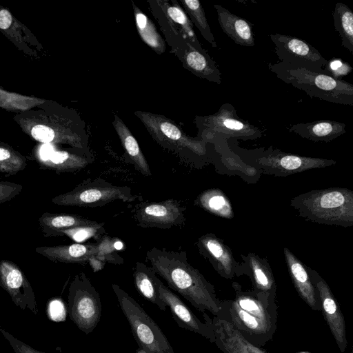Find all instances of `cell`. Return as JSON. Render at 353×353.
I'll return each instance as SVG.
<instances>
[{
  "mask_svg": "<svg viewBox=\"0 0 353 353\" xmlns=\"http://www.w3.org/2000/svg\"><path fill=\"white\" fill-rule=\"evenodd\" d=\"M234 298L221 301L219 317L230 323L243 338L254 345L262 347L272 339L277 325L276 293L244 290L232 283Z\"/></svg>",
  "mask_w": 353,
  "mask_h": 353,
  "instance_id": "6da1fadb",
  "label": "cell"
},
{
  "mask_svg": "<svg viewBox=\"0 0 353 353\" xmlns=\"http://www.w3.org/2000/svg\"><path fill=\"white\" fill-rule=\"evenodd\" d=\"M146 258L156 274L170 288L178 292L202 313L208 311L219 316L221 301L214 287L188 261L185 251H172L154 247L147 251Z\"/></svg>",
  "mask_w": 353,
  "mask_h": 353,
  "instance_id": "7a4b0ae2",
  "label": "cell"
},
{
  "mask_svg": "<svg viewBox=\"0 0 353 353\" xmlns=\"http://www.w3.org/2000/svg\"><path fill=\"white\" fill-rule=\"evenodd\" d=\"M290 203L307 221L344 228L353 225V191L350 189L313 190L293 197Z\"/></svg>",
  "mask_w": 353,
  "mask_h": 353,
  "instance_id": "3957f363",
  "label": "cell"
},
{
  "mask_svg": "<svg viewBox=\"0 0 353 353\" xmlns=\"http://www.w3.org/2000/svg\"><path fill=\"white\" fill-rule=\"evenodd\" d=\"M276 77L304 91L311 98L330 103L353 105V85L325 72H315L286 63H269Z\"/></svg>",
  "mask_w": 353,
  "mask_h": 353,
  "instance_id": "277c9868",
  "label": "cell"
},
{
  "mask_svg": "<svg viewBox=\"0 0 353 353\" xmlns=\"http://www.w3.org/2000/svg\"><path fill=\"white\" fill-rule=\"evenodd\" d=\"M112 287L139 345L136 353H174L163 331L141 305L119 285Z\"/></svg>",
  "mask_w": 353,
  "mask_h": 353,
  "instance_id": "5b68a950",
  "label": "cell"
},
{
  "mask_svg": "<svg viewBox=\"0 0 353 353\" xmlns=\"http://www.w3.org/2000/svg\"><path fill=\"white\" fill-rule=\"evenodd\" d=\"M239 152L243 154V158L250 165L258 168L265 174L276 176H286L307 170L326 168L336 163L332 159L287 153L272 146L268 149L243 150V152Z\"/></svg>",
  "mask_w": 353,
  "mask_h": 353,
  "instance_id": "8992f818",
  "label": "cell"
},
{
  "mask_svg": "<svg viewBox=\"0 0 353 353\" xmlns=\"http://www.w3.org/2000/svg\"><path fill=\"white\" fill-rule=\"evenodd\" d=\"M138 199L128 186L115 185L97 178L83 181L72 190L53 197V204L61 206L97 208L116 200L132 202Z\"/></svg>",
  "mask_w": 353,
  "mask_h": 353,
  "instance_id": "52a82bcc",
  "label": "cell"
},
{
  "mask_svg": "<svg viewBox=\"0 0 353 353\" xmlns=\"http://www.w3.org/2000/svg\"><path fill=\"white\" fill-rule=\"evenodd\" d=\"M99 294L83 272L71 281L68 295V312L70 319L83 332L88 334L97 327L101 316Z\"/></svg>",
  "mask_w": 353,
  "mask_h": 353,
  "instance_id": "ba28073f",
  "label": "cell"
},
{
  "mask_svg": "<svg viewBox=\"0 0 353 353\" xmlns=\"http://www.w3.org/2000/svg\"><path fill=\"white\" fill-rule=\"evenodd\" d=\"M196 121L200 139L205 142L215 139L254 140L263 135L259 128L241 119L234 107L230 103L223 104L213 114L197 117Z\"/></svg>",
  "mask_w": 353,
  "mask_h": 353,
  "instance_id": "9c48e42d",
  "label": "cell"
},
{
  "mask_svg": "<svg viewBox=\"0 0 353 353\" xmlns=\"http://www.w3.org/2000/svg\"><path fill=\"white\" fill-rule=\"evenodd\" d=\"M152 137L164 148L175 152L186 150L202 157L206 154V142L188 137L174 121L163 115L135 111Z\"/></svg>",
  "mask_w": 353,
  "mask_h": 353,
  "instance_id": "30bf717a",
  "label": "cell"
},
{
  "mask_svg": "<svg viewBox=\"0 0 353 353\" xmlns=\"http://www.w3.org/2000/svg\"><path fill=\"white\" fill-rule=\"evenodd\" d=\"M270 37L280 62L325 73L328 61L305 41L281 33L271 34Z\"/></svg>",
  "mask_w": 353,
  "mask_h": 353,
  "instance_id": "8fae6325",
  "label": "cell"
},
{
  "mask_svg": "<svg viewBox=\"0 0 353 353\" xmlns=\"http://www.w3.org/2000/svg\"><path fill=\"white\" fill-rule=\"evenodd\" d=\"M133 216L142 228L170 229L185 223V207L176 199L141 203L134 209Z\"/></svg>",
  "mask_w": 353,
  "mask_h": 353,
  "instance_id": "7c38bea8",
  "label": "cell"
},
{
  "mask_svg": "<svg viewBox=\"0 0 353 353\" xmlns=\"http://www.w3.org/2000/svg\"><path fill=\"white\" fill-rule=\"evenodd\" d=\"M313 285L316 290L321 311L341 351L345 352L347 341L343 314L336 299L326 281L314 270L307 267Z\"/></svg>",
  "mask_w": 353,
  "mask_h": 353,
  "instance_id": "4fadbf2b",
  "label": "cell"
},
{
  "mask_svg": "<svg viewBox=\"0 0 353 353\" xmlns=\"http://www.w3.org/2000/svg\"><path fill=\"white\" fill-rule=\"evenodd\" d=\"M0 285L15 305L34 314H39L32 287L21 269L12 261H0Z\"/></svg>",
  "mask_w": 353,
  "mask_h": 353,
  "instance_id": "5bb4252c",
  "label": "cell"
},
{
  "mask_svg": "<svg viewBox=\"0 0 353 353\" xmlns=\"http://www.w3.org/2000/svg\"><path fill=\"white\" fill-rule=\"evenodd\" d=\"M159 292L161 301L170 309L172 317L178 325L214 341V333L212 325V319L203 313L205 323L200 321L186 304L159 279Z\"/></svg>",
  "mask_w": 353,
  "mask_h": 353,
  "instance_id": "9a60e30c",
  "label": "cell"
},
{
  "mask_svg": "<svg viewBox=\"0 0 353 353\" xmlns=\"http://www.w3.org/2000/svg\"><path fill=\"white\" fill-rule=\"evenodd\" d=\"M196 245L199 253L222 277L232 279L243 274L241 263L235 261L231 249L215 234L208 233L201 236Z\"/></svg>",
  "mask_w": 353,
  "mask_h": 353,
  "instance_id": "2e32d148",
  "label": "cell"
},
{
  "mask_svg": "<svg viewBox=\"0 0 353 353\" xmlns=\"http://www.w3.org/2000/svg\"><path fill=\"white\" fill-rule=\"evenodd\" d=\"M172 52L179 59L183 66L198 77L220 85L221 72L216 61L205 50H199L185 41Z\"/></svg>",
  "mask_w": 353,
  "mask_h": 353,
  "instance_id": "e0dca14e",
  "label": "cell"
},
{
  "mask_svg": "<svg viewBox=\"0 0 353 353\" xmlns=\"http://www.w3.org/2000/svg\"><path fill=\"white\" fill-rule=\"evenodd\" d=\"M283 254L290 276L297 293L312 310L321 311L316 290L311 281L307 266L286 247L283 248Z\"/></svg>",
  "mask_w": 353,
  "mask_h": 353,
  "instance_id": "ac0fdd59",
  "label": "cell"
},
{
  "mask_svg": "<svg viewBox=\"0 0 353 353\" xmlns=\"http://www.w3.org/2000/svg\"><path fill=\"white\" fill-rule=\"evenodd\" d=\"M97 243L82 244L79 243L40 246L35 252L55 263H84L90 261L97 253Z\"/></svg>",
  "mask_w": 353,
  "mask_h": 353,
  "instance_id": "d6986e66",
  "label": "cell"
},
{
  "mask_svg": "<svg viewBox=\"0 0 353 353\" xmlns=\"http://www.w3.org/2000/svg\"><path fill=\"white\" fill-rule=\"evenodd\" d=\"M218 22L223 32L237 45L252 47L255 45L254 34L250 21L232 13L221 5H214Z\"/></svg>",
  "mask_w": 353,
  "mask_h": 353,
  "instance_id": "ffe728a7",
  "label": "cell"
},
{
  "mask_svg": "<svg viewBox=\"0 0 353 353\" xmlns=\"http://www.w3.org/2000/svg\"><path fill=\"white\" fill-rule=\"evenodd\" d=\"M241 259L243 274L250 279L253 290L276 294V281L266 259L252 252L247 255H241Z\"/></svg>",
  "mask_w": 353,
  "mask_h": 353,
  "instance_id": "44dd1931",
  "label": "cell"
},
{
  "mask_svg": "<svg viewBox=\"0 0 353 353\" xmlns=\"http://www.w3.org/2000/svg\"><path fill=\"white\" fill-rule=\"evenodd\" d=\"M344 123L332 120H317L305 123H298L287 127L303 139L312 141L330 142L346 132Z\"/></svg>",
  "mask_w": 353,
  "mask_h": 353,
  "instance_id": "7402d4cb",
  "label": "cell"
},
{
  "mask_svg": "<svg viewBox=\"0 0 353 353\" xmlns=\"http://www.w3.org/2000/svg\"><path fill=\"white\" fill-rule=\"evenodd\" d=\"M212 325L214 333V343L223 353H251L241 334L231 323L214 316Z\"/></svg>",
  "mask_w": 353,
  "mask_h": 353,
  "instance_id": "603a6c76",
  "label": "cell"
},
{
  "mask_svg": "<svg viewBox=\"0 0 353 353\" xmlns=\"http://www.w3.org/2000/svg\"><path fill=\"white\" fill-rule=\"evenodd\" d=\"M133 277L139 294L157 305L161 310H165L167 307L159 296V279L154 269L143 262L138 261L135 264Z\"/></svg>",
  "mask_w": 353,
  "mask_h": 353,
  "instance_id": "cb8c5ba5",
  "label": "cell"
},
{
  "mask_svg": "<svg viewBox=\"0 0 353 353\" xmlns=\"http://www.w3.org/2000/svg\"><path fill=\"white\" fill-rule=\"evenodd\" d=\"M38 221L39 229L46 237L57 236L61 230L97 222L77 214L51 212L43 213Z\"/></svg>",
  "mask_w": 353,
  "mask_h": 353,
  "instance_id": "d4e9b609",
  "label": "cell"
},
{
  "mask_svg": "<svg viewBox=\"0 0 353 353\" xmlns=\"http://www.w3.org/2000/svg\"><path fill=\"white\" fill-rule=\"evenodd\" d=\"M112 124L125 152L133 162L135 168L143 175L151 176L152 172L148 163L130 130L117 115L114 116Z\"/></svg>",
  "mask_w": 353,
  "mask_h": 353,
  "instance_id": "484cf974",
  "label": "cell"
},
{
  "mask_svg": "<svg viewBox=\"0 0 353 353\" xmlns=\"http://www.w3.org/2000/svg\"><path fill=\"white\" fill-rule=\"evenodd\" d=\"M194 204L217 216L231 219L234 216L232 205L227 195L219 189L212 188L201 192Z\"/></svg>",
  "mask_w": 353,
  "mask_h": 353,
  "instance_id": "4316f807",
  "label": "cell"
},
{
  "mask_svg": "<svg viewBox=\"0 0 353 353\" xmlns=\"http://www.w3.org/2000/svg\"><path fill=\"white\" fill-rule=\"evenodd\" d=\"M132 7L137 30L141 39L155 52L163 54L165 44L154 24L133 2Z\"/></svg>",
  "mask_w": 353,
  "mask_h": 353,
  "instance_id": "83f0119b",
  "label": "cell"
},
{
  "mask_svg": "<svg viewBox=\"0 0 353 353\" xmlns=\"http://www.w3.org/2000/svg\"><path fill=\"white\" fill-rule=\"evenodd\" d=\"M336 31L341 39V45L353 53V12L345 3L338 2L332 12Z\"/></svg>",
  "mask_w": 353,
  "mask_h": 353,
  "instance_id": "f1b7e54d",
  "label": "cell"
},
{
  "mask_svg": "<svg viewBox=\"0 0 353 353\" xmlns=\"http://www.w3.org/2000/svg\"><path fill=\"white\" fill-rule=\"evenodd\" d=\"M89 161L83 157L66 151L52 152L49 158L43 161L44 168L59 172H71L85 167Z\"/></svg>",
  "mask_w": 353,
  "mask_h": 353,
  "instance_id": "f546056e",
  "label": "cell"
},
{
  "mask_svg": "<svg viewBox=\"0 0 353 353\" xmlns=\"http://www.w3.org/2000/svg\"><path fill=\"white\" fill-rule=\"evenodd\" d=\"M185 12L188 15L203 37L213 47L217 46L214 37L207 21L204 10L198 0H181Z\"/></svg>",
  "mask_w": 353,
  "mask_h": 353,
  "instance_id": "4dcf8cb0",
  "label": "cell"
},
{
  "mask_svg": "<svg viewBox=\"0 0 353 353\" xmlns=\"http://www.w3.org/2000/svg\"><path fill=\"white\" fill-rule=\"evenodd\" d=\"M105 232L104 223L96 222L92 225H81L61 230L58 236H67L77 242L90 238H98Z\"/></svg>",
  "mask_w": 353,
  "mask_h": 353,
  "instance_id": "1f68e13d",
  "label": "cell"
},
{
  "mask_svg": "<svg viewBox=\"0 0 353 353\" xmlns=\"http://www.w3.org/2000/svg\"><path fill=\"white\" fill-rule=\"evenodd\" d=\"M26 163L23 157L7 148L0 147V172L14 175L23 170Z\"/></svg>",
  "mask_w": 353,
  "mask_h": 353,
  "instance_id": "d6a6232c",
  "label": "cell"
},
{
  "mask_svg": "<svg viewBox=\"0 0 353 353\" xmlns=\"http://www.w3.org/2000/svg\"><path fill=\"white\" fill-rule=\"evenodd\" d=\"M49 319L55 322L63 321L67 315V310L63 301L59 298L51 299L47 306Z\"/></svg>",
  "mask_w": 353,
  "mask_h": 353,
  "instance_id": "836d02e7",
  "label": "cell"
},
{
  "mask_svg": "<svg viewBox=\"0 0 353 353\" xmlns=\"http://www.w3.org/2000/svg\"><path fill=\"white\" fill-rule=\"evenodd\" d=\"M0 332L10 345L15 353H46L37 350L20 341L1 327H0Z\"/></svg>",
  "mask_w": 353,
  "mask_h": 353,
  "instance_id": "e575fe53",
  "label": "cell"
},
{
  "mask_svg": "<svg viewBox=\"0 0 353 353\" xmlns=\"http://www.w3.org/2000/svg\"><path fill=\"white\" fill-rule=\"evenodd\" d=\"M22 190L23 186L21 184L0 181V204L12 199L19 194Z\"/></svg>",
  "mask_w": 353,
  "mask_h": 353,
  "instance_id": "d590c367",
  "label": "cell"
},
{
  "mask_svg": "<svg viewBox=\"0 0 353 353\" xmlns=\"http://www.w3.org/2000/svg\"><path fill=\"white\" fill-rule=\"evenodd\" d=\"M31 134L34 139L44 143L52 142L55 137L54 131L52 128L43 125H37L33 127Z\"/></svg>",
  "mask_w": 353,
  "mask_h": 353,
  "instance_id": "8d00e7d4",
  "label": "cell"
},
{
  "mask_svg": "<svg viewBox=\"0 0 353 353\" xmlns=\"http://www.w3.org/2000/svg\"><path fill=\"white\" fill-rule=\"evenodd\" d=\"M12 23V16L7 10L0 11V28L7 29Z\"/></svg>",
  "mask_w": 353,
  "mask_h": 353,
  "instance_id": "74e56055",
  "label": "cell"
},
{
  "mask_svg": "<svg viewBox=\"0 0 353 353\" xmlns=\"http://www.w3.org/2000/svg\"><path fill=\"white\" fill-rule=\"evenodd\" d=\"M53 150L52 147L48 143L43 145L41 149V156L43 161H45L49 158Z\"/></svg>",
  "mask_w": 353,
  "mask_h": 353,
  "instance_id": "f35d334b",
  "label": "cell"
},
{
  "mask_svg": "<svg viewBox=\"0 0 353 353\" xmlns=\"http://www.w3.org/2000/svg\"><path fill=\"white\" fill-rule=\"evenodd\" d=\"M243 341H244L245 344L246 345L248 350L251 353H268L266 351L263 350L261 347H259L254 345L253 344L250 343V342H248L243 338Z\"/></svg>",
  "mask_w": 353,
  "mask_h": 353,
  "instance_id": "ab89813d",
  "label": "cell"
},
{
  "mask_svg": "<svg viewBox=\"0 0 353 353\" xmlns=\"http://www.w3.org/2000/svg\"><path fill=\"white\" fill-rule=\"evenodd\" d=\"M300 353H308V352H300Z\"/></svg>",
  "mask_w": 353,
  "mask_h": 353,
  "instance_id": "60d3db41",
  "label": "cell"
},
{
  "mask_svg": "<svg viewBox=\"0 0 353 353\" xmlns=\"http://www.w3.org/2000/svg\"><path fill=\"white\" fill-rule=\"evenodd\" d=\"M351 353H352V352H351Z\"/></svg>",
  "mask_w": 353,
  "mask_h": 353,
  "instance_id": "b9f144b4",
  "label": "cell"
}]
</instances>
